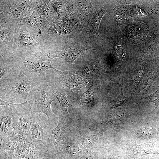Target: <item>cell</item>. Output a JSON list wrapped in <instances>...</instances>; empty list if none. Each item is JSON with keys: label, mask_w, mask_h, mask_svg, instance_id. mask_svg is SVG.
Masks as SVG:
<instances>
[{"label": "cell", "mask_w": 159, "mask_h": 159, "mask_svg": "<svg viewBox=\"0 0 159 159\" xmlns=\"http://www.w3.org/2000/svg\"><path fill=\"white\" fill-rule=\"evenodd\" d=\"M108 11L106 9L101 8L95 11L90 22V32L95 38L99 36L98 29L100 21L103 16Z\"/></svg>", "instance_id": "obj_21"}, {"label": "cell", "mask_w": 159, "mask_h": 159, "mask_svg": "<svg viewBox=\"0 0 159 159\" xmlns=\"http://www.w3.org/2000/svg\"><path fill=\"white\" fill-rule=\"evenodd\" d=\"M13 113L8 107L0 106V140L5 141L11 138Z\"/></svg>", "instance_id": "obj_11"}, {"label": "cell", "mask_w": 159, "mask_h": 159, "mask_svg": "<svg viewBox=\"0 0 159 159\" xmlns=\"http://www.w3.org/2000/svg\"><path fill=\"white\" fill-rule=\"evenodd\" d=\"M49 1L52 7L57 14V16L56 20L60 19L64 16L68 14L70 7L68 1Z\"/></svg>", "instance_id": "obj_25"}, {"label": "cell", "mask_w": 159, "mask_h": 159, "mask_svg": "<svg viewBox=\"0 0 159 159\" xmlns=\"http://www.w3.org/2000/svg\"><path fill=\"white\" fill-rule=\"evenodd\" d=\"M105 130H101L97 134L86 136L82 140V145L87 148H102L101 143L102 137Z\"/></svg>", "instance_id": "obj_22"}, {"label": "cell", "mask_w": 159, "mask_h": 159, "mask_svg": "<svg viewBox=\"0 0 159 159\" xmlns=\"http://www.w3.org/2000/svg\"><path fill=\"white\" fill-rule=\"evenodd\" d=\"M10 138L14 146L15 151L18 152L31 143L28 139L22 138L13 137Z\"/></svg>", "instance_id": "obj_31"}, {"label": "cell", "mask_w": 159, "mask_h": 159, "mask_svg": "<svg viewBox=\"0 0 159 159\" xmlns=\"http://www.w3.org/2000/svg\"><path fill=\"white\" fill-rule=\"evenodd\" d=\"M153 129L150 127H141L136 132L135 134L138 138L146 140L150 138L153 133Z\"/></svg>", "instance_id": "obj_33"}, {"label": "cell", "mask_w": 159, "mask_h": 159, "mask_svg": "<svg viewBox=\"0 0 159 159\" xmlns=\"http://www.w3.org/2000/svg\"><path fill=\"white\" fill-rule=\"evenodd\" d=\"M125 116L124 112L121 110L112 112L104 119L102 122L103 127L102 130L105 131L107 128L116 125Z\"/></svg>", "instance_id": "obj_23"}, {"label": "cell", "mask_w": 159, "mask_h": 159, "mask_svg": "<svg viewBox=\"0 0 159 159\" xmlns=\"http://www.w3.org/2000/svg\"><path fill=\"white\" fill-rule=\"evenodd\" d=\"M117 75L120 81L121 92L119 95L116 97L113 98L108 104L107 107L109 109H112L119 106L125 105L127 104L129 102V98L124 95L120 78L117 74Z\"/></svg>", "instance_id": "obj_29"}, {"label": "cell", "mask_w": 159, "mask_h": 159, "mask_svg": "<svg viewBox=\"0 0 159 159\" xmlns=\"http://www.w3.org/2000/svg\"><path fill=\"white\" fill-rule=\"evenodd\" d=\"M153 2L154 8L155 10L159 13V2L154 1Z\"/></svg>", "instance_id": "obj_36"}, {"label": "cell", "mask_w": 159, "mask_h": 159, "mask_svg": "<svg viewBox=\"0 0 159 159\" xmlns=\"http://www.w3.org/2000/svg\"><path fill=\"white\" fill-rule=\"evenodd\" d=\"M153 153L157 154V152L154 149L153 143L149 142L141 145H134L129 149L127 156L129 159H135Z\"/></svg>", "instance_id": "obj_18"}, {"label": "cell", "mask_w": 159, "mask_h": 159, "mask_svg": "<svg viewBox=\"0 0 159 159\" xmlns=\"http://www.w3.org/2000/svg\"><path fill=\"white\" fill-rule=\"evenodd\" d=\"M0 102V106H6L12 112L18 114L30 112L34 103L33 101L30 100L21 103H15L5 101L1 98Z\"/></svg>", "instance_id": "obj_20"}, {"label": "cell", "mask_w": 159, "mask_h": 159, "mask_svg": "<svg viewBox=\"0 0 159 159\" xmlns=\"http://www.w3.org/2000/svg\"><path fill=\"white\" fill-rule=\"evenodd\" d=\"M51 23L43 16L32 12L24 18L20 24L25 28L39 43L45 44L49 37V29Z\"/></svg>", "instance_id": "obj_6"}, {"label": "cell", "mask_w": 159, "mask_h": 159, "mask_svg": "<svg viewBox=\"0 0 159 159\" xmlns=\"http://www.w3.org/2000/svg\"><path fill=\"white\" fill-rule=\"evenodd\" d=\"M43 83L33 89L29 93V100L34 101L37 106V110L35 113L42 112L46 115L49 123L58 122L59 117L52 112L51 104L55 100H50L46 95L48 82Z\"/></svg>", "instance_id": "obj_7"}, {"label": "cell", "mask_w": 159, "mask_h": 159, "mask_svg": "<svg viewBox=\"0 0 159 159\" xmlns=\"http://www.w3.org/2000/svg\"><path fill=\"white\" fill-rule=\"evenodd\" d=\"M145 47L143 49L144 52L148 55L155 62L157 52L158 41L156 35L152 30H150L145 40Z\"/></svg>", "instance_id": "obj_19"}, {"label": "cell", "mask_w": 159, "mask_h": 159, "mask_svg": "<svg viewBox=\"0 0 159 159\" xmlns=\"http://www.w3.org/2000/svg\"><path fill=\"white\" fill-rule=\"evenodd\" d=\"M129 4H117L113 9L115 21L118 25L127 26L133 21L129 10Z\"/></svg>", "instance_id": "obj_17"}, {"label": "cell", "mask_w": 159, "mask_h": 159, "mask_svg": "<svg viewBox=\"0 0 159 159\" xmlns=\"http://www.w3.org/2000/svg\"><path fill=\"white\" fill-rule=\"evenodd\" d=\"M150 30L149 25L139 21H132L126 26L122 32L129 41L138 45L144 41Z\"/></svg>", "instance_id": "obj_9"}, {"label": "cell", "mask_w": 159, "mask_h": 159, "mask_svg": "<svg viewBox=\"0 0 159 159\" xmlns=\"http://www.w3.org/2000/svg\"><path fill=\"white\" fill-rule=\"evenodd\" d=\"M49 36L52 34L63 36L68 33L63 24L59 20L51 23L49 29Z\"/></svg>", "instance_id": "obj_28"}, {"label": "cell", "mask_w": 159, "mask_h": 159, "mask_svg": "<svg viewBox=\"0 0 159 159\" xmlns=\"http://www.w3.org/2000/svg\"><path fill=\"white\" fill-rule=\"evenodd\" d=\"M66 118L62 115L59 117L57 126L52 130V133L55 139L56 145L60 141L67 140L69 138L70 128Z\"/></svg>", "instance_id": "obj_16"}, {"label": "cell", "mask_w": 159, "mask_h": 159, "mask_svg": "<svg viewBox=\"0 0 159 159\" xmlns=\"http://www.w3.org/2000/svg\"><path fill=\"white\" fill-rule=\"evenodd\" d=\"M49 3V0H32L30 7L32 12L44 16L51 24L56 20L57 15Z\"/></svg>", "instance_id": "obj_12"}, {"label": "cell", "mask_w": 159, "mask_h": 159, "mask_svg": "<svg viewBox=\"0 0 159 159\" xmlns=\"http://www.w3.org/2000/svg\"><path fill=\"white\" fill-rule=\"evenodd\" d=\"M129 10L133 20L144 23L148 22V15L143 9L135 4H129Z\"/></svg>", "instance_id": "obj_24"}, {"label": "cell", "mask_w": 159, "mask_h": 159, "mask_svg": "<svg viewBox=\"0 0 159 159\" xmlns=\"http://www.w3.org/2000/svg\"><path fill=\"white\" fill-rule=\"evenodd\" d=\"M35 112L30 111L26 113L18 114L12 112L11 137H20L28 140L29 132L32 124L31 119Z\"/></svg>", "instance_id": "obj_8"}, {"label": "cell", "mask_w": 159, "mask_h": 159, "mask_svg": "<svg viewBox=\"0 0 159 159\" xmlns=\"http://www.w3.org/2000/svg\"><path fill=\"white\" fill-rule=\"evenodd\" d=\"M32 0H0V28H15L31 15Z\"/></svg>", "instance_id": "obj_2"}, {"label": "cell", "mask_w": 159, "mask_h": 159, "mask_svg": "<svg viewBox=\"0 0 159 159\" xmlns=\"http://www.w3.org/2000/svg\"><path fill=\"white\" fill-rule=\"evenodd\" d=\"M111 159V158H110V159Z\"/></svg>", "instance_id": "obj_39"}, {"label": "cell", "mask_w": 159, "mask_h": 159, "mask_svg": "<svg viewBox=\"0 0 159 159\" xmlns=\"http://www.w3.org/2000/svg\"><path fill=\"white\" fill-rule=\"evenodd\" d=\"M143 98L147 99L150 102L155 103V107L152 112H153L159 106V89L152 94L150 95L145 94L143 97Z\"/></svg>", "instance_id": "obj_35"}, {"label": "cell", "mask_w": 159, "mask_h": 159, "mask_svg": "<svg viewBox=\"0 0 159 159\" xmlns=\"http://www.w3.org/2000/svg\"><path fill=\"white\" fill-rule=\"evenodd\" d=\"M14 59L22 73H41L49 69H54L58 73L62 72L52 66L51 59L49 58L45 50Z\"/></svg>", "instance_id": "obj_5"}, {"label": "cell", "mask_w": 159, "mask_h": 159, "mask_svg": "<svg viewBox=\"0 0 159 159\" xmlns=\"http://www.w3.org/2000/svg\"><path fill=\"white\" fill-rule=\"evenodd\" d=\"M0 29V57H5L12 49L15 28L7 27Z\"/></svg>", "instance_id": "obj_14"}, {"label": "cell", "mask_w": 159, "mask_h": 159, "mask_svg": "<svg viewBox=\"0 0 159 159\" xmlns=\"http://www.w3.org/2000/svg\"><path fill=\"white\" fill-rule=\"evenodd\" d=\"M22 73L13 59L0 58V81L9 80Z\"/></svg>", "instance_id": "obj_13"}, {"label": "cell", "mask_w": 159, "mask_h": 159, "mask_svg": "<svg viewBox=\"0 0 159 159\" xmlns=\"http://www.w3.org/2000/svg\"><path fill=\"white\" fill-rule=\"evenodd\" d=\"M155 72H149L145 76L142 84L143 89L144 91L148 92L149 88L155 80L157 76Z\"/></svg>", "instance_id": "obj_32"}, {"label": "cell", "mask_w": 159, "mask_h": 159, "mask_svg": "<svg viewBox=\"0 0 159 159\" xmlns=\"http://www.w3.org/2000/svg\"><path fill=\"white\" fill-rule=\"evenodd\" d=\"M57 20H59L63 24L68 34L72 32L74 28V22L68 14Z\"/></svg>", "instance_id": "obj_34"}, {"label": "cell", "mask_w": 159, "mask_h": 159, "mask_svg": "<svg viewBox=\"0 0 159 159\" xmlns=\"http://www.w3.org/2000/svg\"><path fill=\"white\" fill-rule=\"evenodd\" d=\"M47 92H48L56 98L59 101L62 109V116L67 117L69 115L67 109L69 106H72L69 97L61 88L51 85L48 83Z\"/></svg>", "instance_id": "obj_15"}, {"label": "cell", "mask_w": 159, "mask_h": 159, "mask_svg": "<svg viewBox=\"0 0 159 159\" xmlns=\"http://www.w3.org/2000/svg\"><path fill=\"white\" fill-rule=\"evenodd\" d=\"M45 46L37 41L33 36L19 24L15 28L11 50L6 57L13 59L21 58L42 51Z\"/></svg>", "instance_id": "obj_3"}, {"label": "cell", "mask_w": 159, "mask_h": 159, "mask_svg": "<svg viewBox=\"0 0 159 159\" xmlns=\"http://www.w3.org/2000/svg\"><path fill=\"white\" fill-rule=\"evenodd\" d=\"M46 74L45 72H23L11 79L0 81V98L11 102L30 100V92L34 87L48 81Z\"/></svg>", "instance_id": "obj_1"}, {"label": "cell", "mask_w": 159, "mask_h": 159, "mask_svg": "<svg viewBox=\"0 0 159 159\" xmlns=\"http://www.w3.org/2000/svg\"><path fill=\"white\" fill-rule=\"evenodd\" d=\"M43 114L34 112L33 115L28 140L40 150L45 151L54 148L56 144L52 138V129L48 120L43 118Z\"/></svg>", "instance_id": "obj_4"}, {"label": "cell", "mask_w": 159, "mask_h": 159, "mask_svg": "<svg viewBox=\"0 0 159 159\" xmlns=\"http://www.w3.org/2000/svg\"><path fill=\"white\" fill-rule=\"evenodd\" d=\"M139 159H149L146 157H142L141 158H140Z\"/></svg>", "instance_id": "obj_38"}, {"label": "cell", "mask_w": 159, "mask_h": 159, "mask_svg": "<svg viewBox=\"0 0 159 159\" xmlns=\"http://www.w3.org/2000/svg\"><path fill=\"white\" fill-rule=\"evenodd\" d=\"M76 5L80 12L86 17L94 14L95 9L90 1L77 0L76 1Z\"/></svg>", "instance_id": "obj_27"}, {"label": "cell", "mask_w": 159, "mask_h": 159, "mask_svg": "<svg viewBox=\"0 0 159 159\" xmlns=\"http://www.w3.org/2000/svg\"><path fill=\"white\" fill-rule=\"evenodd\" d=\"M1 148L2 149H3V150H4V153H5V155H6V156H5V159H12L11 158V157H10V156H9L8 155L6 156V153H5L4 150V149L2 148Z\"/></svg>", "instance_id": "obj_37"}, {"label": "cell", "mask_w": 159, "mask_h": 159, "mask_svg": "<svg viewBox=\"0 0 159 159\" xmlns=\"http://www.w3.org/2000/svg\"><path fill=\"white\" fill-rule=\"evenodd\" d=\"M88 48L64 46L52 50L47 49V53L49 58L63 59L68 62H72L77 59Z\"/></svg>", "instance_id": "obj_10"}, {"label": "cell", "mask_w": 159, "mask_h": 159, "mask_svg": "<svg viewBox=\"0 0 159 159\" xmlns=\"http://www.w3.org/2000/svg\"><path fill=\"white\" fill-rule=\"evenodd\" d=\"M95 89L94 83L92 82L88 90L82 95L80 100L83 105L88 106L91 105L92 97L95 93Z\"/></svg>", "instance_id": "obj_30"}, {"label": "cell", "mask_w": 159, "mask_h": 159, "mask_svg": "<svg viewBox=\"0 0 159 159\" xmlns=\"http://www.w3.org/2000/svg\"><path fill=\"white\" fill-rule=\"evenodd\" d=\"M99 66L97 61L88 62L78 71L76 74H81L86 78H91L98 71Z\"/></svg>", "instance_id": "obj_26"}]
</instances>
